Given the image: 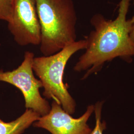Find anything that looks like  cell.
<instances>
[{"label": "cell", "mask_w": 134, "mask_h": 134, "mask_svg": "<svg viewBox=\"0 0 134 134\" xmlns=\"http://www.w3.org/2000/svg\"><path fill=\"white\" fill-rule=\"evenodd\" d=\"M131 0H121L118 14L114 20L102 14L92 16L91 24L94 29L86 38V51L74 68L77 72L88 70L82 79L99 71L106 62L120 57L130 62L134 56V41L130 34L132 24L127 19Z\"/></svg>", "instance_id": "6da1fadb"}, {"label": "cell", "mask_w": 134, "mask_h": 134, "mask_svg": "<svg viewBox=\"0 0 134 134\" xmlns=\"http://www.w3.org/2000/svg\"><path fill=\"white\" fill-rule=\"evenodd\" d=\"M35 3L43 56L57 53L76 41L77 16L72 0H35Z\"/></svg>", "instance_id": "7a4b0ae2"}, {"label": "cell", "mask_w": 134, "mask_h": 134, "mask_svg": "<svg viewBox=\"0 0 134 134\" xmlns=\"http://www.w3.org/2000/svg\"><path fill=\"white\" fill-rule=\"evenodd\" d=\"M86 46L85 39L76 41L52 55L34 59L33 71L42 82L43 96L57 102L70 115L75 113L76 103L63 82V75L70 58L78 51L85 49Z\"/></svg>", "instance_id": "3957f363"}, {"label": "cell", "mask_w": 134, "mask_h": 134, "mask_svg": "<svg viewBox=\"0 0 134 134\" xmlns=\"http://www.w3.org/2000/svg\"><path fill=\"white\" fill-rule=\"evenodd\" d=\"M34 53L26 51L23 62L16 69L8 72L0 70V81L9 83L19 88L24 97L26 108L33 110L42 117L48 114L51 106L40 93L39 89L43 87V85L34 76Z\"/></svg>", "instance_id": "277c9868"}, {"label": "cell", "mask_w": 134, "mask_h": 134, "mask_svg": "<svg viewBox=\"0 0 134 134\" xmlns=\"http://www.w3.org/2000/svg\"><path fill=\"white\" fill-rule=\"evenodd\" d=\"M8 27L20 46L38 45L41 29L35 0H13V15Z\"/></svg>", "instance_id": "5b68a950"}, {"label": "cell", "mask_w": 134, "mask_h": 134, "mask_svg": "<svg viewBox=\"0 0 134 134\" xmlns=\"http://www.w3.org/2000/svg\"><path fill=\"white\" fill-rule=\"evenodd\" d=\"M94 110V105H90L83 115L74 118L63 109L62 106L53 100L49 112L40 117L33 126L46 130L52 134H90L92 130L87 122Z\"/></svg>", "instance_id": "8992f818"}, {"label": "cell", "mask_w": 134, "mask_h": 134, "mask_svg": "<svg viewBox=\"0 0 134 134\" xmlns=\"http://www.w3.org/2000/svg\"><path fill=\"white\" fill-rule=\"evenodd\" d=\"M40 117L36 112L26 109L20 117L10 122H5L0 118V134H22Z\"/></svg>", "instance_id": "52a82bcc"}, {"label": "cell", "mask_w": 134, "mask_h": 134, "mask_svg": "<svg viewBox=\"0 0 134 134\" xmlns=\"http://www.w3.org/2000/svg\"><path fill=\"white\" fill-rule=\"evenodd\" d=\"M103 102L98 101L94 105V112L96 116V126L90 134H103L106 128V124L104 121H101V112Z\"/></svg>", "instance_id": "ba28073f"}, {"label": "cell", "mask_w": 134, "mask_h": 134, "mask_svg": "<svg viewBox=\"0 0 134 134\" xmlns=\"http://www.w3.org/2000/svg\"><path fill=\"white\" fill-rule=\"evenodd\" d=\"M13 0H0V20L10 23L13 15Z\"/></svg>", "instance_id": "9c48e42d"}, {"label": "cell", "mask_w": 134, "mask_h": 134, "mask_svg": "<svg viewBox=\"0 0 134 134\" xmlns=\"http://www.w3.org/2000/svg\"><path fill=\"white\" fill-rule=\"evenodd\" d=\"M131 23L132 24V30L131 34H130V36L131 39L134 41V16L132 17L131 19H130Z\"/></svg>", "instance_id": "30bf717a"}]
</instances>
